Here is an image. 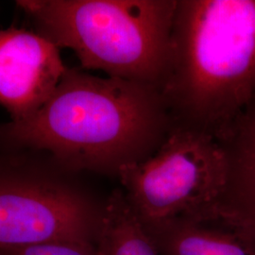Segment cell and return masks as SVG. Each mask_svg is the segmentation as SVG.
Here are the masks:
<instances>
[{
  "label": "cell",
  "instance_id": "1",
  "mask_svg": "<svg viewBox=\"0 0 255 255\" xmlns=\"http://www.w3.org/2000/svg\"><path fill=\"white\" fill-rule=\"evenodd\" d=\"M172 128L159 88L67 67L41 109L1 132L21 146L48 151L66 169L119 177L153 154Z\"/></svg>",
  "mask_w": 255,
  "mask_h": 255
},
{
  "label": "cell",
  "instance_id": "2",
  "mask_svg": "<svg viewBox=\"0 0 255 255\" xmlns=\"http://www.w3.org/2000/svg\"><path fill=\"white\" fill-rule=\"evenodd\" d=\"M170 42L173 128L219 141L255 100V0H177Z\"/></svg>",
  "mask_w": 255,
  "mask_h": 255
},
{
  "label": "cell",
  "instance_id": "3",
  "mask_svg": "<svg viewBox=\"0 0 255 255\" xmlns=\"http://www.w3.org/2000/svg\"><path fill=\"white\" fill-rule=\"evenodd\" d=\"M38 33L69 48L82 69L161 89L177 0H24Z\"/></svg>",
  "mask_w": 255,
  "mask_h": 255
},
{
  "label": "cell",
  "instance_id": "4",
  "mask_svg": "<svg viewBox=\"0 0 255 255\" xmlns=\"http://www.w3.org/2000/svg\"><path fill=\"white\" fill-rule=\"evenodd\" d=\"M123 193L144 228L181 218L217 216L226 181L222 147L215 138L174 128L162 146L119 174Z\"/></svg>",
  "mask_w": 255,
  "mask_h": 255
},
{
  "label": "cell",
  "instance_id": "5",
  "mask_svg": "<svg viewBox=\"0 0 255 255\" xmlns=\"http://www.w3.org/2000/svg\"><path fill=\"white\" fill-rule=\"evenodd\" d=\"M102 208L66 183L0 179V249L56 241L93 243Z\"/></svg>",
  "mask_w": 255,
  "mask_h": 255
},
{
  "label": "cell",
  "instance_id": "6",
  "mask_svg": "<svg viewBox=\"0 0 255 255\" xmlns=\"http://www.w3.org/2000/svg\"><path fill=\"white\" fill-rule=\"evenodd\" d=\"M59 49L39 33L0 29V105L12 121L33 116L53 94L67 69Z\"/></svg>",
  "mask_w": 255,
  "mask_h": 255
},
{
  "label": "cell",
  "instance_id": "7",
  "mask_svg": "<svg viewBox=\"0 0 255 255\" xmlns=\"http://www.w3.org/2000/svg\"><path fill=\"white\" fill-rule=\"evenodd\" d=\"M219 143L225 157L226 181L217 215L255 237V100Z\"/></svg>",
  "mask_w": 255,
  "mask_h": 255
},
{
  "label": "cell",
  "instance_id": "8",
  "mask_svg": "<svg viewBox=\"0 0 255 255\" xmlns=\"http://www.w3.org/2000/svg\"><path fill=\"white\" fill-rule=\"evenodd\" d=\"M145 230L158 255H255V237L219 217L181 218Z\"/></svg>",
  "mask_w": 255,
  "mask_h": 255
},
{
  "label": "cell",
  "instance_id": "9",
  "mask_svg": "<svg viewBox=\"0 0 255 255\" xmlns=\"http://www.w3.org/2000/svg\"><path fill=\"white\" fill-rule=\"evenodd\" d=\"M96 241L99 255H158L122 190L103 203Z\"/></svg>",
  "mask_w": 255,
  "mask_h": 255
},
{
  "label": "cell",
  "instance_id": "10",
  "mask_svg": "<svg viewBox=\"0 0 255 255\" xmlns=\"http://www.w3.org/2000/svg\"><path fill=\"white\" fill-rule=\"evenodd\" d=\"M0 255H99L90 242L56 241L31 246L0 249Z\"/></svg>",
  "mask_w": 255,
  "mask_h": 255
}]
</instances>
